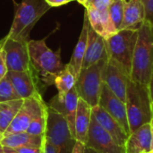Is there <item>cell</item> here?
Wrapping results in <instances>:
<instances>
[{"mask_svg": "<svg viewBox=\"0 0 153 153\" xmlns=\"http://www.w3.org/2000/svg\"><path fill=\"white\" fill-rule=\"evenodd\" d=\"M153 65V23L145 21L138 30L131 80L148 85Z\"/></svg>", "mask_w": 153, "mask_h": 153, "instance_id": "obj_1", "label": "cell"}, {"mask_svg": "<svg viewBox=\"0 0 153 153\" xmlns=\"http://www.w3.org/2000/svg\"><path fill=\"white\" fill-rule=\"evenodd\" d=\"M50 8L51 6L46 0H22L16 8L11 29L6 37L28 42L32 28Z\"/></svg>", "mask_w": 153, "mask_h": 153, "instance_id": "obj_2", "label": "cell"}, {"mask_svg": "<svg viewBox=\"0 0 153 153\" xmlns=\"http://www.w3.org/2000/svg\"><path fill=\"white\" fill-rule=\"evenodd\" d=\"M126 113L130 134L152 119V100L148 85L132 80L128 82L126 99Z\"/></svg>", "mask_w": 153, "mask_h": 153, "instance_id": "obj_3", "label": "cell"}, {"mask_svg": "<svg viewBox=\"0 0 153 153\" xmlns=\"http://www.w3.org/2000/svg\"><path fill=\"white\" fill-rule=\"evenodd\" d=\"M30 64L38 75L47 85L54 84L56 76L61 73L65 65L61 61L60 51L54 52L45 43V39L28 41Z\"/></svg>", "mask_w": 153, "mask_h": 153, "instance_id": "obj_4", "label": "cell"}, {"mask_svg": "<svg viewBox=\"0 0 153 153\" xmlns=\"http://www.w3.org/2000/svg\"><path fill=\"white\" fill-rule=\"evenodd\" d=\"M138 30H120L106 39L108 60L116 63L130 78Z\"/></svg>", "mask_w": 153, "mask_h": 153, "instance_id": "obj_5", "label": "cell"}, {"mask_svg": "<svg viewBox=\"0 0 153 153\" xmlns=\"http://www.w3.org/2000/svg\"><path fill=\"white\" fill-rule=\"evenodd\" d=\"M108 59L100 60L89 67L82 68L76 78L75 89L79 97L91 108L99 105L103 86V73Z\"/></svg>", "mask_w": 153, "mask_h": 153, "instance_id": "obj_6", "label": "cell"}, {"mask_svg": "<svg viewBox=\"0 0 153 153\" xmlns=\"http://www.w3.org/2000/svg\"><path fill=\"white\" fill-rule=\"evenodd\" d=\"M44 137L57 153H71L76 143L65 117L48 106Z\"/></svg>", "mask_w": 153, "mask_h": 153, "instance_id": "obj_7", "label": "cell"}, {"mask_svg": "<svg viewBox=\"0 0 153 153\" xmlns=\"http://www.w3.org/2000/svg\"><path fill=\"white\" fill-rule=\"evenodd\" d=\"M47 108L48 105L43 100L40 93L28 99H24L21 108L4 133L3 136L15 133L26 132L31 121L40 115Z\"/></svg>", "mask_w": 153, "mask_h": 153, "instance_id": "obj_8", "label": "cell"}, {"mask_svg": "<svg viewBox=\"0 0 153 153\" xmlns=\"http://www.w3.org/2000/svg\"><path fill=\"white\" fill-rule=\"evenodd\" d=\"M0 48L4 52L8 71L22 72L32 68L30 59L28 42L19 41L8 37L0 40Z\"/></svg>", "mask_w": 153, "mask_h": 153, "instance_id": "obj_9", "label": "cell"}, {"mask_svg": "<svg viewBox=\"0 0 153 153\" xmlns=\"http://www.w3.org/2000/svg\"><path fill=\"white\" fill-rule=\"evenodd\" d=\"M85 146L97 153H126L125 148L117 143L112 136L97 122L93 115Z\"/></svg>", "mask_w": 153, "mask_h": 153, "instance_id": "obj_10", "label": "cell"}, {"mask_svg": "<svg viewBox=\"0 0 153 153\" xmlns=\"http://www.w3.org/2000/svg\"><path fill=\"white\" fill-rule=\"evenodd\" d=\"M6 74L19 99L24 100L40 93L38 83V74L33 67L22 72L8 71Z\"/></svg>", "mask_w": 153, "mask_h": 153, "instance_id": "obj_11", "label": "cell"}, {"mask_svg": "<svg viewBox=\"0 0 153 153\" xmlns=\"http://www.w3.org/2000/svg\"><path fill=\"white\" fill-rule=\"evenodd\" d=\"M99 106L114 117L122 126L128 135L130 134L126 103L117 97L105 83H103L102 86Z\"/></svg>", "mask_w": 153, "mask_h": 153, "instance_id": "obj_12", "label": "cell"}, {"mask_svg": "<svg viewBox=\"0 0 153 153\" xmlns=\"http://www.w3.org/2000/svg\"><path fill=\"white\" fill-rule=\"evenodd\" d=\"M131 78L113 61L108 60L103 73V82L122 101L126 102L128 82Z\"/></svg>", "mask_w": 153, "mask_h": 153, "instance_id": "obj_13", "label": "cell"}, {"mask_svg": "<svg viewBox=\"0 0 153 153\" xmlns=\"http://www.w3.org/2000/svg\"><path fill=\"white\" fill-rule=\"evenodd\" d=\"M79 98L80 97L74 86L72 90H70L67 93H65L63 96L56 95L48 105V107L60 112L65 117L74 138H75L74 122H75V116H76Z\"/></svg>", "mask_w": 153, "mask_h": 153, "instance_id": "obj_14", "label": "cell"}, {"mask_svg": "<svg viewBox=\"0 0 153 153\" xmlns=\"http://www.w3.org/2000/svg\"><path fill=\"white\" fill-rule=\"evenodd\" d=\"M103 59L108 60L106 47V39L97 33L90 25L88 43L82 68L89 67L90 65Z\"/></svg>", "mask_w": 153, "mask_h": 153, "instance_id": "obj_15", "label": "cell"}, {"mask_svg": "<svg viewBox=\"0 0 153 153\" xmlns=\"http://www.w3.org/2000/svg\"><path fill=\"white\" fill-rule=\"evenodd\" d=\"M91 111L97 122L112 136L117 144L125 148L128 134L122 126L99 105L93 107Z\"/></svg>", "mask_w": 153, "mask_h": 153, "instance_id": "obj_16", "label": "cell"}, {"mask_svg": "<svg viewBox=\"0 0 153 153\" xmlns=\"http://www.w3.org/2000/svg\"><path fill=\"white\" fill-rule=\"evenodd\" d=\"M152 146V132L150 123L132 132L126 142V153H150Z\"/></svg>", "mask_w": 153, "mask_h": 153, "instance_id": "obj_17", "label": "cell"}, {"mask_svg": "<svg viewBox=\"0 0 153 153\" xmlns=\"http://www.w3.org/2000/svg\"><path fill=\"white\" fill-rule=\"evenodd\" d=\"M145 22V13L142 0L125 1L124 18L121 30H138Z\"/></svg>", "mask_w": 153, "mask_h": 153, "instance_id": "obj_18", "label": "cell"}, {"mask_svg": "<svg viewBox=\"0 0 153 153\" xmlns=\"http://www.w3.org/2000/svg\"><path fill=\"white\" fill-rule=\"evenodd\" d=\"M91 109L92 108L87 102L79 98L74 122V134L76 141L83 143L84 145L87 142L88 132L91 120Z\"/></svg>", "mask_w": 153, "mask_h": 153, "instance_id": "obj_19", "label": "cell"}, {"mask_svg": "<svg viewBox=\"0 0 153 153\" xmlns=\"http://www.w3.org/2000/svg\"><path fill=\"white\" fill-rule=\"evenodd\" d=\"M89 28H90V22H89L87 13L85 12L84 19H83V25H82L81 34L79 36V39L74 48L71 60L67 64L72 69V71L74 72V74H75L76 78L78 74H80V71L82 70V62H83L86 48H87V43H88Z\"/></svg>", "mask_w": 153, "mask_h": 153, "instance_id": "obj_20", "label": "cell"}, {"mask_svg": "<svg viewBox=\"0 0 153 153\" xmlns=\"http://www.w3.org/2000/svg\"><path fill=\"white\" fill-rule=\"evenodd\" d=\"M44 136L30 134L26 132L15 133L3 136L0 143L7 148L17 149L23 147H42Z\"/></svg>", "mask_w": 153, "mask_h": 153, "instance_id": "obj_21", "label": "cell"}, {"mask_svg": "<svg viewBox=\"0 0 153 153\" xmlns=\"http://www.w3.org/2000/svg\"><path fill=\"white\" fill-rule=\"evenodd\" d=\"M23 103L22 99L0 102V133L4 134Z\"/></svg>", "mask_w": 153, "mask_h": 153, "instance_id": "obj_22", "label": "cell"}, {"mask_svg": "<svg viewBox=\"0 0 153 153\" xmlns=\"http://www.w3.org/2000/svg\"><path fill=\"white\" fill-rule=\"evenodd\" d=\"M75 82L76 76L70 68V66L66 64L65 69L61 73H59L54 80V85L56 86L58 91L57 95L63 96L67 93L75 86Z\"/></svg>", "mask_w": 153, "mask_h": 153, "instance_id": "obj_23", "label": "cell"}, {"mask_svg": "<svg viewBox=\"0 0 153 153\" xmlns=\"http://www.w3.org/2000/svg\"><path fill=\"white\" fill-rule=\"evenodd\" d=\"M125 1L126 0H112L108 7L109 16L117 31L121 30V26L123 22Z\"/></svg>", "mask_w": 153, "mask_h": 153, "instance_id": "obj_24", "label": "cell"}, {"mask_svg": "<svg viewBox=\"0 0 153 153\" xmlns=\"http://www.w3.org/2000/svg\"><path fill=\"white\" fill-rule=\"evenodd\" d=\"M86 8V13L90 22V25L91 27L100 35H101L103 38L106 39V33H105V29L103 26V22L100 14V12L94 8L92 5H88L85 7Z\"/></svg>", "mask_w": 153, "mask_h": 153, "instance_id": "obj_25", "label": "cell"}, {"mask_svg": "<svg viewBox=\"0 0 153 153\" xmlns=\"http://www.w3.org/2000/svg\"><path fill=\"white\" fill-rule=\"evenodd\" d=\"M47 114L48 108L40 115H39L36 118H34L31 121L29 127L26 130V133L37 136H44L47 125Z\"/></svg>", "mask_w": 153, "mask_h": 153, "instance_id": "obj_26", "label": "cell"}, {"mask_svg": "<svg viewBox=\"0 0 153 153\" xmlns=\"http://www.w3.org/2000/svg\"><path fill=\"white\" fill-rule=\"evenodd\" d=\"M18 99L19 98L13 90L11 81L6 74L0 81V102H5Z\"/></svg>", "mask_w": 153, "mask_h": 153, "instance_id": "obj_27", "label": "cell"}, {"mask_svg": "<svg viewBox=\"0 0 153 153\" xmlns=\"http://www.w3.org/2000/svg\"><path fill=\"white\" fill-rule=\"evenodd\" d=\"M145 13V21L153 23V0H142Z\"/></svg>", "mask_w": 153, "mask_h": 153, "instance_id": "obj_28", "label": "cell"}, {"mask_svg": "<svg viewBox=\"0 0 153 153\" xmlns=\"http://www.w3.org/2000/svg\"><path fill=\"white\" fill-rule=\"evenodd\" d=\"M111 2H112V0H93L90 4L92 5L94 8H96L98 11H100V10L108 8ZM90 4H88V5H90Z\"/></svg>", "mask_w": 153, "mask_h": 153, "instance_id": "obj_29", "label": "cell"}, {"mask_svg": "<svg viewBox=\"0 0 153 153\" xmlns=\"http://www.w3.org/2000/svg\"><path fill=\"white\" fill-rule=\"evenodd\" d=\"M8 70L5 63L4 52L2 48H0V81L6 75Z\"/></svg>", "mask_w": 153, "mask_h": 153, "instance_id": "obj_30", "label": "cell"}, {"mask_svg": "<svg viewBox=\"0 0 153 153\" xmlns=\"http://www.w3.org/2000/svg\"><path fill=\"white\" fill-rule=\"evenodd\" d=\"M13 150L17 153H42V147H23Z\"/></svg>", "mask_w": 153, "mask_h": 153, "instance_id": "obj_31", "label": "cell"}, {"mask_svg": "<svg viewBox=\"0 0 153 153\" xmlns=\"http://www.w3.org/2000/svg\"><path fill=\"white\" fill-rule=\"evenodd\" d=\"M42 153H57L54 146L44 137L43 144H42Z\"/></svg>", "mask_w": 153, "mask_h": 153, "instance_id": "obj_32", "label": "cell"}, {"mask_svg": "<svg viewBox=\"0 0 153 153\" xmlns=\"http://www.w3.org/2000/svg\"><path fill=\"white\" fill-rule=\"evenodd\" d=\"M46 1L51 7H58L71 2V0H46Z\"/></svg>", "mask_w": 153, "mask_h": 153, "instance_id": "obj_33", "label": "cell"}, {"mask_svg": "<svg viewBox=\"0 0 153 153\" xmlns=\"http://www.w3.org/2000/svg\"><path fill=\"white\" fill-rule=\"evenodd\" d=\"M85 148H86V146L83 143L76 141L74 147L71 153H85Z\"/></svg>", "mask_w": 153, "mask_h": 153, "instance_id": "obj_34", "label": "cell"}, {"mask_svg": "<svg viewBox=\"0 0 153 153\" xmlns=\"http://www.w3.org/2000/svg\"><path fill=\"white\" fill-rule=\"evenodd\" d=\"M148 88H149L151 100H152V103L153 104V65L152 68V73H151V77H150V82H149V84H148Z\"/></svg>", "mask_w": 153, "mask_h": 153, "instance_id": "obj_35", "label": "cell"}, {"mask_svg": "<svg viewBox=\"0 0 153 153\" xmlns=\"http://www.w3.org/2000/svg\"><path fill=\"white\" fill-rule=\"evenodd\" d=\"M4 153H17L13 149H11V148H7V147H4Z\"/></svg>", "mask_w": 153, "mask_h": 153, "instance_id": "obj_36", "label": "cell"}, {"mask_svg": "<svg viewBox=\"0 0 153 153\" xmlns=\"http://www.w3.org/2000/svg\"><path fill=\"white\" fill-rule=\"evenodd\" d=\"M150 126H151V132H152V146L153 149V118L151 120V122H150Z\"/></svg>", "mask_w": 153, "mask_h": 153, "instance_id": "obj_37", "label": "cell"}, {"mask_svg": "<svg viewBox=\"0 0 153 153\" xmlns=\"http://www.w3.org/2000/svg\"><path fill=\"white\" fill-rule=\"evenodd\" d=\"M85 153H97V152H94L93 150H91V149H90V148L86 147V148H85Z\"/></svg>", "mask_w": 153, "mask_h": 153, "instance_id": "obj_38", "label": "cell"}, {"mask_svg": "<svg viewBox=\"0 0 153 153\" xmlns=\"http://www.w3.org/2000/svg\"><path fill=\"white\" fill-rule=\"evenodd\" d=\"M92 1H93V0H86V2H85V4H84L83 5H84V6L86 7V6H87L88 4H91V3Z\"/></svg>", "mask_w": 153, "mask_h": 153, "instance_id": "obj_39", "label": "cell"}, {"mask_svg": "<svg viewBox=\"0 0 153 153\" xmlns=\"http://www.w3.org/2000/svg\"><path fill=\"white\" fill-rule=\"evenodd\" d=\"M76 1H77L78 3H80L81 4H82V5H83V4H85V2H86V0H76Z\"/></svg>", "mask_w": 153, "mask_h": 153, "instance_id": "obj_40", "label": "cell"}, {"mask_svg": "<svg viewBox=\"0 0 153 153\" xmlns=\"http://www.w3.org/2000/svg\"><path fill=\"white\" fill-rule=\"evenodd\" d=\"M0 153H4V146L0 143Z\"/></svg>", "mask_w": 153, "mask_h": 153, "instance_id": "obj_41", "label": "cell"}, {"mask_svg": "<svg viewBox=\"0 0 153 153\" xmlns=\"http://www.w3.org/2000/svg\"><path fill=\"white\" fill-rule=\"evenodd\" d=\"M2 138H3V134L0 133V141H1V139H2Z\"/></svg>", "mask_w": 153, "mask_h": 153, "instance_id": "obj_42", "label": "cell"}, {"mask_svg": "<svg viewBox=\"0 0 153 153\" xmlns=\"http://www.w3.org/2000/svg\"><path fill=\"white\" fill-rule=\"evenodd\" d=\"M152 117H153V104L152 105Z\"/></svg>", "mask_w": 153, "mask_h": 153, "instance_id": "obj_43", "label": "cell"}, {"mask_svg": "<svg viewBox=\"0 0 153 153\" xmlns=\"http://www.w3.org/2000/svg\"><path fill=\"white\" fill-rule=\"evenodd\" d=\"M150 153H153V149L152 150V151H151V152H150Z\"/></svg>", "mask_w": 153, "mask_h": 153, "instance_id": "obj_44", "label": "cell"}, {"mask_svg": "<svg viewBox=\"0 0 153 153\" xmlns=\"http://www.w3.org/2000/svg\"><path fill=\"white\" fill-rule=\"evenodd\" d=\"M72 1H74V0H71V2H72Z\"/></svg>", "mask_w": 153, "mask_h": 153, "instance_id": "obj_45", "label": "cell"}]
</instances>
